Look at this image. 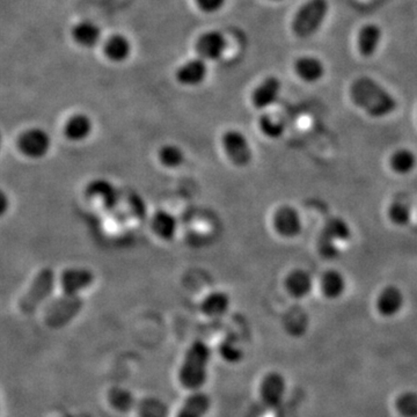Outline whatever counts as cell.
Wrapping results in <instances>:
<instances>
[{"label": "cell", "mask_w": 417, "mask_h": 417, "mask_svg": "<svg viewBox=\"0 0 417 417\" xmlns=\"http://www.w3.org/2000/svg\"><path fill=\"white\" fill-rule=\"evenodd\" d=\"M197 6L206 13H213L225 5V0H196Z\"/></svg>", "instance_id": "4dcf8cb0"}, {"label": "cell", "mask_w": 417, "mask_h": 417, "mask_svg": "<svg viewBox=\"0 0 417 417\" xmlns=\"http://www.w3.org/2000/svg\"><path fill=\"white\" fill-rule=\"evenodd\" d=\"M72 37L81 47L93 48L101 39V30L94 23L81 21L72 28Z\"/></svg>", "instance_id": "e0dca14e"}, {"label": "cell", "mask_w": 417, "mask_h": 417, "mask_svg": "<svg viewBox=\"0 0 417 417\" xmlns=\"http://www.w3.org/2000/svg\"><path fill=\"white\" fill-rule=\"evenodd\" d=\"M152 228L159 237L170 239L177 232V221L168 212L159 211L152 219Z\"/></svg>", "instance_id": "603a6c76"}, {"label": "cell", "mask_w": 417, "mask_h": 417, "mask_svg": "<svg viewBox=\"0 0 417 417\" xmlns=\"http://www.w3.org/2000/svg\"><path fill=\"white\" fill-rule=\"evenodd\" d=\"M286 288L290 293L298 298H303L311 293L313 289V279L305 270H295L286 279Z\"/></svg>", "instance_id": "ac0fdd59"}, {"label": "cell", "mask_w": 417, "mask_h": 417, "mask_svg": "<svg viewBox=\"0 0 417 417\" xmlns=\"http://www.w3.org/2000/svg\"><path fill=\"white\" fill-rule=\"evenodd\" d=\"M83 307V300L78 295H63L56 299L45 310V322L49 327L61 328L77 317Z\"/></svg>", "instance_id": "277c9868"}, {"label": "cell", "mask_w": 417, "mask_h": 417, "mask_svg": "<svg viewBox=\"0 0 417 417\" xmlns=\"http://www.w3.org/2000/svg\"><path fill=\"white\" fill-rule=\"evenodd\" d=\"M318 248L321 255L328 260H333L340 254V249L336 246V241L331 240V237H328L324 233L319 239Z\"/></svg>", "instance_id": "f546056e"}, {"label": "cell", "mask_w": 417, "mask_h": 417, "mask_svg": "<svg viewBox=\"0 0 417 417\" xmlns=\"http://www.w3.org/2000/svg\"><path fill=\"white\" fill-rule=\"evenodd\" d=\"M260 128L264 135L270 139H278L286 130L284 123L278 119H274L270 115H264L260 119Z\"/></svg>", "instance_id": "4316f807"}, {"label": "cell", "mask_w": 417, "mask_h": 417, "mask_svg": "<svg viewBox=\"0 0 417 417\" xmlns=\"http://www.w3.org/2000/svg\"><path fill=\"white\" fill-rule=\"evenodd\" d=\"M230 298L224 292H215L208 295L202 303V312L208 317H219L228 311Z\"/></svg>", "instance_id": "7402d4cb"}, {"label": "cell", "mask_w": 417, "mask_h": 417, "mask_svg": "<svg viewBox=\"0 0 417 417\" xmlns=\"http://www.w3.org/2000/svg\"><path fill=\"white\" fill-rule=\"evenodd\" d=\"M275 228L282 237H295L300 235L303 222L298 211L291 206H283L275 216Z\"/></svg>", "instance_id": "9c48e42d"}, {"label": "cell", "mask_w": 417, "mask_h": 417, "mask_svg": "<svg viewBox=\"0 0 417 417\" xmlns=\"http://www.w3.org/2000/svg\"><path fill=\"white\" fill-rule=\"evenodd\" d=\"M281 92V81L276 77H268L254 90L253 102L259 110H264L276 102Z\"/></svg>", "instance_id": "7c38bea8"}, {"label": "cell", "mask_w": 417, "mask_h": 417, "mask_svg": "<svg viewBox=\"0 0 417 417\" xmlns=\"http://www.w3.org/2000/svg\"><path fill=\"white\" fill-rule=\"evenodd\" d=\"M107 57L112 61H123L129 57L131 52V45L129 40L123 35L110 36L105 45Z\"/></svg>", "instance_id": "d6986e66"}, {"label": "cell", "mask_w": 417, "mask_h": 417, "mask_svg": "<svg viewBox=\"0 0 417 417\" xmlns=\"http://www.w3.org/2000/svg\"><path fill=\"white\" fill-rule=\"evenodd\" d=\"M52 141L42 129H30L23 132L18 141L20 151L30 158H41L49 151Z\"/></svg>", "instance_id": "52a82bcc"}, {"label": "cell", "mask_w": 417, "mask_h": 417, "mask_svg": "<svg viewBox=\"0 0 417 417\" xmlns=\"http://www.w3.org/2000/svg\"><path fill=\"white\" fill-rule=\"evenodd\" d=\"M413 211L409 204L404 202H397L389 208V218L392 222L399 226H404L411 222Z\"/></svg>", "instance_id": "484cf974"}, {"label": "cell", "mask_w": 417, "mask_h": 417, "mask_svg": "<svg viewBox=\"0 0 417 417\" xmlns=\"http://www.w3.org/2000/svg\"><path fill=\"white\" fill-rule=\"evenodd\" d=\"M55 284V274L50 268L41 270L34 279L28 292L20 300L19 307L21 312L29 315L39 307L41 303L48 298Z\"/></svg>", "instance_id": "5b68a950"}, {"label": "cell", "mask_w": 417, "mask_h": 417, "mask_svg": "<svg viewBox=\"0 0 417 417\" xmlns=\"http://www.w3.org/2000/svg\"><path fill=\"white\" fill-rule=\"evenodd\" d=\"M295 70L303 81L315 83L324 76V65L317 57L304 56L295 61Z\"/></svg>", "instance_id": "9a60e30c"}, {"label": "cell", "mask_w": 417, "mask_h": 417, "mask_svg": "<svg viewBox=\"0 0 417 417\" xmlns=\"http://www.w3.org/2000/svg\"><path fill=\"white\" fill-rule=\"evenodd\" d=\"M225 151L230 160L237 166H246L249 164L253 157L252 148L246 137L239 131H228L223 139Z\"/></svg>", "instance_id": "8992f818"}, {"label": "cell", "mask_w": 417, "mask_h": 417, "mask_svg": "<svg viewBox=\"0 0 417 417\" xmlns=\"http://www.w3.org/2000/svg\"><path fill=\"white\" fill-rule=\"evenodd\" d=\"M404 298L401 290L397 286H387L379 295L378 310L386 317H392L401 311Z\"/></svg>", "instance_id": "2e32d148"}, {"label": "cell", "mask_w": 417, "mask_h": 417, "mask_svg": "<svg viewBox=\"0 0 417 417\" xmlns=\"http://www.w3.org/2000/svg\"><path fill=\"white\" fill-rule=\"evenodd\" d=\"M88 192L92 195L101 196L105 199L106 204H115L116 194L115 190L110 186V183L106 181L99 180L90 183L88 187Z\"/></svg>", "instance_id": "83f0119b"}, {"label": "cell", "mask_w": 417, "mask_h": 417, "mask_svg": "<svg viewBox=\"0 0 417 417\" xmlns=\"http://www.w3.org/2000/svg\"><path fill=\"white\" fill-rule=\"evenodd\" d=\"M93 274L86 269H69L61 274V288L66 295H77L93 283Z\"/></svg>", "instance_id": "30bf717a"}, {"label": "cell", "mask_w": 417, "mask_h": 417, "mask_svg": "<svg viewBox=\"0 0 417 417\" xmlns=\"http://www.w3.org/2000/svg\"><path fill=\"white\" fill-rule=\"evenodd\" d=\"M211 407L208 395L201 391H195L186 399L181 406L177 417H204Z\"/></svg>", "instance_id": "4fadbf2b"}, {"label": "cell", "mask_w": 417, "mask_h": 417, "mask_svg": "<svg viewBox=\"0 0 417 417\" xmlns=\"http://www.w3.org/2000/svg\"><path fill=\"white\" fill-rule=\"evenodd\" d=\"M416 155L411 150H400L392 158V167L399 174L411 173L416 166Z\"/></svg>", "instance_id": "d4e9b609"}, {"label": "cell", "mask_w": 417, "mask_h": 417, "mask_svg": "<svg viewBox=\"0 0 417 417\" xmlns=\"http://www.w3.org/2000/svg\"><path fill=\"white\" fill-rule=\"evenodd\" d=\"M350 97L357 107L372 117H385L398 107L395 98L372 78L360 77L353 81Z\"/></svg>", "instance_id": "6da1fadb"}, {"label": "cell", "mask_w": 417, "mask_h": 417, "mask_svg": "<svg viewBox=\"0 0 417 417\" xmlns=\"http://www.w3.org/2000/svg\"><path fill=\"white\" fill-rule=\"evenodd\" d=\"M328 11V0H308L297 11L292 21V30L300 39L311 37L322 26Z\"/></svg>", "instance_id": "3957f363"}, {"label": "cell", "mask_w": 417, "mask_h": 417, "mask_svg": "<svg viewBox=\"0 0 417 417\" xmlns=\"http://www.w3.org/2000/svg\"><path fill=\"white\" fill-rule=\"evenodd\" d=\"M160 160L165 166L177 167L182 164L183 153L180 148L174 145H166L161 148Z\"/></svg>", "instance_id": "f1b7e54d"}, {"label": "cell", "mask_w": 417, "mask_h": 417, "mask_svg": "<svg viewBox=\"0 0 417 417\" xmlns=\"http://www.w3.org/2000/svg\"><path fill=\"white\" fill-rule=\"evenodd\" d=\"M208 74L206 61L202 58H195L187 61L177 72V81L182 85L196 86L206 79Z\"/></svg>", "instance_id": "8fae6325"}, {"label": "cell", "mask_w": 417, "mask_h": 417, "mask_svg": "<svg viewBox=\"0 0 417 417\" xmlns=\"http://www.w3.org/2000/svg\"><path fill=\"white\" fill-rule=\"evenodd\" d=\"M274 1H279V0H274Z\"/></svg>", "instance_id": "1f68e13d"}, {"label": "cell", "mask_w": 417, "mask_h": 417, "mask_svg": "<svg viewBox=\"0 0 417 417\" xmlns=\"http://www.w3.org/2000/svg\"><path fill=\"white\" fill-rule=\"evenodd\" d=\"M324 235L331 237V240L336 241V242L347 241L351 237V230L343 219L331 218L324 226Z\"/></svg>", "instance_id": "cb8c5ba5"}, {"label": "cell", "mask_w": 417, "mask_h": 417, "mask_svg": "<svg viewBox=\"0 0 417 417\" xmlns=\"http://www.w3.org/2000/svg\"><path fill=\"white\" fill-rule=\"evenodd\" d=\"M321 288L328 298H339L346 291V279L340 271L329 270L322 276Z\"/></svg>", "instance_id": "44dd1931"}, {"label": "cell", "mask_w": 417, "mask_h": 417, "mask_svg": "<svg viewBox=\"0 0 417 417\" xmlns=\"http://www.w3.org/2000/svg\"><path fill=\"white\" fill-rule=\"evenodd\" d=\"M210 356L211 351L201 341L194 342L188 349L179 372V380L184 389L195 392L206 385Z\"/></svg>", "instance_id": "7a4b0ae2"}, {"label": "cell", "mask_w": 417, "mask_h": 417, "mask_svg": "<svg viewBox=\"0 0 417 417\" xmlns=\"http://www.w3.org/2000/svg\"><path fill=\"white\" fill-rule=\"evenodd\" d=\"M63 417H72V416H63Z\"/></svg>", "instance_id": "d6a6232c"}, {"label": "cell", "mask_w": 417, "mask_h": 417, "mask_svg": "<svg viewBox=\"0 0 417 417\" xmlns=\"http://www.w3.org/2000/svg\"><path fill=\"white\" fill-rule=\"evenodd\" d=\"M226 49V40L223 34L216 30L203 34L196 42V52L199 57L208 61H216L222 57Z\"/></svg>", "instance_id": "ba28073f"}, {"label": "cell", "mask_w": 417, "mask_h": 417, "mask_svg": "<svg viewBox=\"0 0 417 417\" xmlns=\"http://www.w3.org/2000/svg\"><path fill=\"white\" fill-rule=\"evenodd\" d=\"M382 28L375 23H369L360 28L358 33V50L364 57H371L377 52L379 43L382 42Z\"/></svg>", "instance_id": "5bb4252c"}, {"label": "cell", "mask_w": 417, "mask_h": 417, "mask_svg": "<svg viewBox=\"0 0 417 417\" xmlns=\"http://www.w3.org/2000/svg\"><path fill=\"white\" fill-rule=\"evenodd\" d=\"M92 131V122L86 115L78 114L69 119L65 125V135L71 141H83Z\"/></svg>", "instance_id": "ffe728a7"}]
</instances>
